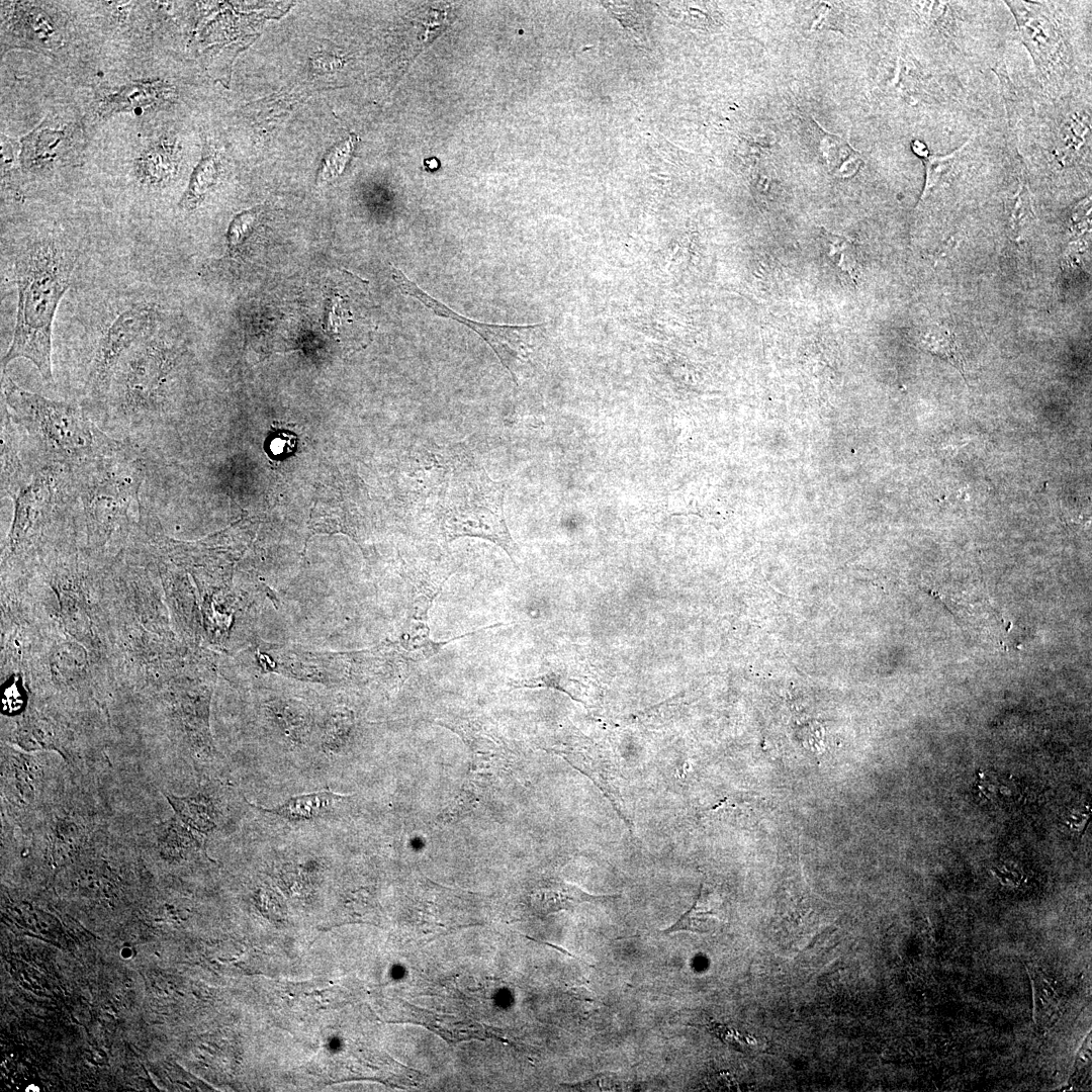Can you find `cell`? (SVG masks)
Returning <instances> with one entry per match:
<instances>
[{"label":"cell","mask_w":1092,"mask_h":1092,"mask_svg":"<svg viewBox=\"0 0 1092 1092\" xmlns=\"http://www.w3.org/2000/svg\"><path fill=\"white\" fill-rule=\"evenodd\" d=\"M73 474L84 515L88 551L100 553L117 536L128 533L130 508L133 502H140L145 464L124 444Z\"/></svg>","instance_id":"cell-5"},{"label":"cell","mask_w":1092,"mask_h":1092,"mask_svg":"<svg viewBox=\"0 0 1092 1092\" xmlns=\"http://www.w3.org/2000/svg\"><path fill=\"white\" fill-rule=\"evenodd\" d=\"M77 253L52 238L20 247L13 262L17 309L10 346L2 369L17 359L31 361L46 383H53L52 335L61 299L72 283Z\"/></svg>","instance_id":"cell-1"},{"label":"cell","mask_w":1092,"mask_h":1092,"mask_svg":"<svg viewBox=\"0 0 1092 1092\" xmlns=\"http://www.w3.org/2000/svg\"><path fill=\"white\" fill-rule=\"evenodd\" d=\"M911 149L912 152L921 160L925 159L930 155L926 144L919 140L912 141Z\"/></svg>","instance_id":"cell-27"},{"label":"cell","mask_w":1092,"mask_h":1092,"mask_svg":"<svg viewBox=\"0 0 1092 1092\" xmlns=\"http://www.w3.org/2000/svg\"><path fill=\"white\" fill-rule=\"evenodd\" d=\"M158 327V312L149 304L121 311L100 337L95 349L85 393L95 404H106L114 373L124 356Z\"/></svg>","instance_id":"cell-7"},{"label":"cell","mask_w":1092,"mask_h":1092,"mask_svg":"<svg viewBox=\"0 0 1092 1092\" xmlns=\"http://www.w3.org/2000/svg\"><path fill=\"white\" fill-rule=\"evenodd\" d=\"M176 359V350L157 330L124 356L106 401L117 420L132 430L159 420Z\"/></svg>","instance_id":"cell-6"},{"label":"cell","mask_w":1092,"mask_h":1092,"mask_svg":"<svg viewBox=\"0 0 1092 1092\" xmlns=\"http://www.w3.org/2000/svg\"><path fill=\"white\" fill-rule=\"evenodd\" d=\"M346 798V796L331 791H318L290 797L282 804L272 808L260 807L252 805L250 802L248 803L254 809L262 812L271 813L288 820L302 821L311 820L322 816L331 809L336 802Z\"/></svg>","instance_id":"cell-14"},{"label":"cell","mask_w":1092,"mask_h":1092,"mask_svg":"<svg viewBox=\"0 0 1092 1092\" xmlns=\"http://www.w3.org/2000/svg\"><path fill=\"white\" fill-rule=\"evenodd\" d=\"M827 240V246L829 248L828 256L841 270L851 273L854 260L850 251V246L844 239L836 236H830Z\"/></svg>","instance_id":"cell-26"},{"label":"cell","mask_w":1092,"mask_h":1092,"mask_svg":"<svg viewBox=\"0 0 1092 1092\" xmlns=\"http://www.w3.org/2000/svg\"><path fill=\"white\" fill-rule=\"evenodd\" d=\"M434 506L438 527L447 542L477 537L500 547L517 566L518 547L507 525L504 499L508 484L492 480L472 456L449 457Z\"/></svg>","instance_id":"cell-3"},{"label":"cell","mask_w":1092,"mask_h":1092,"mask_svg":"<svg viewBox=\"0 0 1092 1092\" xmlns=\"http://www.w3.org/2000/svg\"><path fill=\"white\" fill-rule=\"evenodd\" d=\"M21 442L19 431L1 400V497L14 499L35 470L23 460Z\"/></svg>","instance_id":"cell-12"},{"label":"cell","mask_w":1092,"mask_h":1092,"mask_svg":"<svg viewBox=\"0 0 1092 1092\" xmlns=\"http://www.w3.org/2000/svg\"><path fill=\"white\" fill-rule=\"evenodd\" d=\"M618 897L620 896L593 895L574 885L559 880L540 882L529 896L531 907L539 915L573 909L581 903L604 902Z\"/></svg>","instance_id":"cell-13"},{"label":"cell","mask_w":1092,"mask_h":1092,"mask_svg":"<svg viewBox=\"0 0 1092 1092\" xmlns=\"http://www.w3.org/2000/svg\"><path fill=\"white\" fill-rule=\"evenodd\" d=\"M355 145L356 138L350 135L346 141L341 142L330 150L322 163L317 175L318 184L330 182L343 172Z\"/></svg>","instance_id":"cell-23"},{"label":"cell","mask_w":1092,"mask_h":1092,"mask_svg":"<svg viewBox=\"0 0 1092 1092\" xmlns=\"http://www.w3.org/2000/svg\"><path fill=\"white\" fill-rule=\"evenodd\" d=\"M166 798L180 821L196 833L207 834L216 827L213 805L205 796L177 797L169 794Z\"/></svg>","instance_id":"cell-15"},{"label":"cell","mask_w":1092,"mask_h":1092,"mask_svg":"<svg viewBox=\"0 0 1092 1092\" xmlns=\"http://www.w3.org/2000/svg\"><path fill=\"white\" fill-rule=\"evenodd\" d=\"M970 142L971 140L949 154L943 156L929 155L922 160L925 166V183L919 204L925 200L931 189L937 185L941 176L951 168L954 161L962 155Z\"/></svg>","instance_id":"cell-24"},{"label":"cell","mask_w":1092,"mask_h":1092,"mask_svg":"<svg viewBox=\"0 0 1092 1092\" xmlns=\"http://www.w3.org/2000/svg\"><path fill=\"white\" fill-rule=\"evenodd\" d=\"M718 921L717 914L709 906L702 889L693 907L687 911L673 925L663 930L662 933L676 931H693L706 933L713 930Z\"/></svg>","instance_id":"cell-18"},{"label":"cell","mask_w":1092,"mask_h":1092,"mask_svg":"<svg viewBox=\"0 0 1092 1092\" xmlns=\"http://www.w3.org/2000/svg\"><path fill=\"white\" fill-rule=\"evenodd\" d=\"M1 389V400L32 451L34 468L60 465L75 471L125 444L107 436L77 403L25 390L4 369Z\"/></svg>","instance_id":"cell-2"},{"label":"cell","mask_w":1092,"mask_h":1092,"mask_svg":"<svg viewBox=\"0 0 1092 1092\" xmlns=\"http://www.w3.org/2000/svg\"><path fill=\"white\" fill-rule=\"evenodd\" d=\"M818 131V149L829 169H834L835 173L847 162L860 156L857 151L839 136L826 132L819 126Z\"/></svg>","instance_id":"cell-20"},{"label":"cell","mask_w":1092,"mask_h":1092,"mask_svg":"<svg viewBox=\"0 0 1092 1092\" xmlns=\"http://www.w3.org/2000/svg\"><path fill=\"white\" fill-rule=\"evenodd\" d=\"M448 576L439 579L418 577L415 584L407 617L403 625L400 643L415 662H422L436 655L444 645L455 641H434L430 637L429 611Z\"/></svg>","instance_id":"cell-10"},{"label":"cell","mask_w":1092,"mask_h":1092,"mask_svg":"<svg viewBox=\"0 0 1092 1092\" xmlns=\"http://www.w3.org/2000/svg\"><path fill=\"white\" fill-rule=\"evenodd\" d=\"M1013 12L1020 37L1041 71H1045L1058 50L1059 35L1054 23L1033 3L1007 1Z\"/></svg>","instance_id":"cell-11"},{"label":"cell","mask_w":1092,"mask_h":1092,"mask_svg":"<svg viewBox=\"0 0 1092 1092\" xmlns=\"http://www.w3.org/2000/svg\"><path fill=\"white\" fill-rule=\"evenodd\" d=\"M391 276L401 293L422 302L438 316L452 318L476 332L492 348L503 365L513 375L515 361L520 357L523 347L522 337L529 329L528 327L493 325L472 321L432 297L393 266L391 267Z\"/></svg>","instance_id":"cell-8"},{"label":"cell","mask_w":1092,"mask_h":1092,"mask_svg":"<svg viewBox=\"0 0 1092 1092\" xmlns=\"http://www.w3.org/2000/svg\"><path fill=\"white\" fill-rule=\"evenodd\" d=\"M159 83L132 84L107 97L104 107L109 111L128 110L154 102L160 95Z\"/></svg>","instance_id":"cell-19"},{"label":"cell","mask_w":1092,"mask_h":1092,"mask_svg":"<svg viewBox=\"0 0 1092 1092\" xmlns=\"http://www.w3.org/2000/svg\"><path fill=\"white\" fill-rule=\"evenodd\" d=\"M427 164L430 168H437L438 162L436 159H430L427 161Z\"/></svg>","instance_id":"cell-28"},{"label":"cell","mask_w":1092,"mask_h":1092,"mask_svg":"<svg viewBox=\"0 0 1092 1092\" xmlns=\"http://www.w3.org/2000/svg\"><path fill=\"white\" fill-rule=\"evenodd\" d=\"M574 768L584 774L607 797L626 826L632 828L630 807L624 795V781L618 761L606 751L586 746L566 744L555 748Z\"/></svg>","instance_id":"cell-9"},{"label":"cell","mask_w":1092,"mask_h":1092,"mask_svg":"<svg viewBox=\"0 0 1092 1092\" xmlns=\"http://www.w3.org/2000/svg\"><path fill=\"white\" fill-rule=\"evenodd\" d=\"M210 158L211 157H208V159L203 160L195 170L182 200V205L184 207L193 208L198 205L209 188L214 184L217 176V169L214 160Z\"/></svg>","instance_id":"cell-21"},{"label":"cell","mask_w":1092,"mask_h":1092,"mask_svg":"<svg viewBox=\"0 0 1092 1092\" xmlns=\"http://www.w3.org/2000/svg\"><path fill=\"white\" fill-rule=\"evenodd\" d=\"M32 762L31 759L21 755L14 757L11 761L14 786L23 799L32 798L37 785L38 771Z\"/></svg>","instance_id":"cell-25"},{"label":"cell","mask_w":1092,"mask_h":1092,"mask_svg":"<svg viewBox=\"0 0 1092 1092\" xmlns=\"http://www.w3.org/2000/svg\"><path fill=\"white\" fill-rule=\"evenodd\" d=\"M922 344L927 351L950 362L963 372V361L949 332L942 328H932L923 335Z\"/></svg>","instance_id":"cell-22"},{"label":"cell","mask_w":1092,"mask_h":1092,"mask_svg":"<svg viewBox=\"0 0 1092 1092\" xmlns=\"http://www.w3.org/2000/svg\"><path fill=\"white\" fill-rule=\"evenodd\" d=\"M17 743L26 750L59 749L61 740L55 726L46 719L36 716L26 717L16 732Z\"/></svg>","instance_id":"cell-17"},{"label":"cell","mask_w":1092,"mask_h":1092,"mask_svg":"<svg viewBox=\"0 0 1092 1092\" xmlns=\"http://www.w3.org/2000/svg\"><path fill=\"white\" fill-rule=\"evenodd\" d=\"M165 142H158L146 149L138 161L136 175L147 186H163L175 172L173 150Z\"/></svg>","instance_id":"cell-16"},{"label":"cell","mask_w":1092,"mask_h":1092,"mask_svg":"<svg viewBox=\"0 0 1092 1092\" xmlns=\"http://www.w3.org/2000/svg\"><path fill=\"white\" fill-rule=\"evenodd\" d=\"M14 512L6 541L4 562L26 565L74 535L73 510L79 502L73 471L60 465H42L13 499Z\"/></svg>","instance_id":"cell-4"}]
</instances>
